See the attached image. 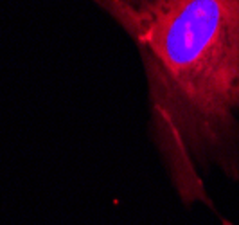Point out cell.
I'll list each match as a JSON object with an SVG mask.
<instances>
[{
  "label": "cell",
  "instance_id": "1",
  "mask_svg": "<svg viewBox=\"0 0 239 225\" xmlns=\"http://www.w3.org/2000/svg\"><path fill=\"white\" fill-rule=\"evenodd\" d=\"M146 78L149 135L185 207L239 184V0H151L124 29Z\"/></svg>",
  "mask_w": 239,
  "mask_h": 225
},
{
  "label": "cell",
  "instance_id": "2",
  "mask_svg": "<svg viewBox=\"0 0 239 225\" xmlns=\"http://www.w3.org/2000/svg\"><path fill=\"white\" fill-rule=\"evenodd\" d=\"M101 11H104L119 27L124 31L131 20L151 2V0H92Z\"/></svg>",
  "mask_w": 239,
  "mask_h": 225
}]
</instances>
